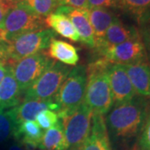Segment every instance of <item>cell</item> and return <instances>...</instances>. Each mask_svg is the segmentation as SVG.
<instances>
[{
    "mask_svg": "<svg viewBox=\"0 0 150 150\" xmlns=\"http://www.w3.org/2000/svg\"><path fill=\"white\" fill-rule=\"evenodd\" d=\"M4 59V46L3 43L0 42V59Z\"/></svg>",
    "mask_w": 150,
    "mask_h": 150,
    "instance_id": "34",
    "label": "cell"
},
{
    "mask_svg": "<svg viewBox=\"0 0 150 150\" xmlns=\"http://www.w3.org/2000/svg\"><path fill=\"white\" fill-rule=\"evenodd\" d=\"M35 150H46V149H37Z\"/></svg>",
    "mask_w": 150,
    "mask_h": 150,
    "instance_id": "35",
    "label": "cell"
},
{
    "mask_svg": "<svg viewBox=\"0 0 150 150\" xmlns=\"http://www.w3.org/2000/svg\"><path fill=\"white\" fill-rule=\"evenodd\" d=\"M38 149L46 150H69L64 128L59 120L52 128L43 132Z\"/></svg>",
    "mask_w": 150,
    "mask_h": 150,
    "instance_id": "22",
    "label": "cell"
},
{
    "mask_svg": "<svg viewBox=\"0 0 150 150\" xmlns=\"http://www.w3.org/2000/svg\"><path fill=\"white\" fill-rule=\"evenodd\" d=\"M88 19L94 34V46L101 41L108 28L118 18L113 12L104 8L87 9ZM94 48V47H93Z\"/></svg>",
    "mask_w": 150,
    "mask_h": 150,
    "instance_id": "16",
    "label": "cell"
},
{
    "mask_svg": "<svg viewBox=\"0 0 150 150\" xmlns=\"http://www.w3.org/2000/svg\"><path fill=\"white\" fill-rule=\"evenodd\" d=\"M13 7V6L10 5V4H8L0 2V26L2 25V23H3V22L4 20L7 13H8V11L10 10Z\"/></svg>",
    "mask_w": 150,
    "mask_h": 150,
    "instance_id": "30",
    "label": "cell"
},
{
    "mask_svg": "<svg viewBox=\"0 0 150 150\" xmlns=\"http://www.w3.org/2000/svg\"><path fill=\"white\" fill-rule=\"evenodd\" d=\"M79 150H112L103 115L93 113L91 132Z\"/></svg>",
    "mask_w": 150,
    "mask_h": 150,
    "instance_id": "13",
    "label": "cell"
},
{
    "mask_svg": "<svg viewBox=\"0 0 150 150\" xmlns=\"http://www.w3.org/2000/svg\"><path fill=\"white\" fill-rule=\"evenodd\" d=\"M56 11L63 13L69 18L74 27L80 38V41L89 48L94 47V34L88 19L87 9L72 8L69 7H59Z\"/></svg>",
    "mask_w": 150,
    "mask_h": 150,
    "instance_id": "12",
    "label": "cell"
},
{
    "mask_svg": "<svg viewBox=\"0 0 150 150\" xmlns=\"http://www.w3.org/2000/svg\"><path fill=\"white\" fill-rule=\"evenodd\" d=\"M13 113L17 124L28 120H35L38 112L45 109L58 112L59 106L54 99L51 100H23L16 107H13Z\"/></svg>",
    "mask_w": 150,
    "mask_h": 150,
    "instance_id": "14",
    "label": "cell"
},
{
    "mask_svg": "<svg viewBox=\"0 0 150 150\" xmlns=\"http://www.w3.org/2000/svg\"><path fill=\"white\" fill-rule=\"evenodd\" d=\"M123 66L137 94L150 98V65L144 62Z\"/></svg>",
    "mask_w": 150,
    "mask_h": 150,
    "instance_id": "15",
    "label": "cell"
},
{
    "mask_svg": "<svg viewBox=\"0 0 150 150\" xmlns=\"http://www.w3.org/2000/svg\"><path fill=\"white\" fill-rule=\"evenodd\" d=\"M88 9L95 8H116L115 0H87Z\"/></svg>",
    "mask_w": 150,
    "mask_h": 150,
    "instance_id": "28",
    "label": "cell"
},
{
    "mask_svg": "<svg viewBox=\"0 0 150 150\" xmlns=\"http://www.w3.org/2000/svg\"><path fill=\"white\" fill-rule=\"evenodd\" d=\"M46 27L52 28L54 33L74 42H79L80 38L74 27L69 18L66 14L55 11L44 18Z\"/></svg>",
    "mask_w": 150,
    "mask_h": 150,
    "instance_id": "20",
    "label": "cell"
},
{
    "mask_svg": "<svg viewBox=\"0 0 150 150\" xmlns=\"http://www.w3.org/2000/svg\"><path fill=\"white\" fill-rule=\"evenodd\" d=\"M139 35L140 33L137 28L124 24L117 18L108 28L101 41L97 43L93 48L99 54L107 48L116 46Z\"/></svg>",
    "mask_w": 150,
    "mask_h": 150,
    "instance_id": "11",
    "label": "cell"
},
{
    "mask_svg": "<svg viewBox=\"0 0 150 150\" xmlns=\"http://www.w3.org/2000/svg\"><path fill=\"white\" fill-rule=\"evenodd\" d=\"M22 93L23 94L9 68V71L0 83V108L16 107L22 102Z\"/></svg>",
    "mask_w": 150,
    "mask_h": 150,
    "instance_id": "18",
    "label": "cell"
},
{
    "mask_svg": "<svg viewBox=\"0 0 150 150\" xmlns=\"http://www.w3.org/2000/svg\"><path fill=\"white\" fill-rule=\"evenodd\" d=\"M93 111L83 103L73 112L67 113L61 121L69 150H79L91 132Z\"/></svg>",
    "mask_w": 150,
    "mask_h": 150,
    "instance_id": "7",
    "label": "cell"
},
{
    "mask_svg": "<svg viewBox=\"0 0 150 150\" xmlns=\"http://www.w3.org/2000/svg\"><path fill=\"white\" fill-rule=\"evenodd\" d=\"M86 85L87 71L85 67L79 65L72 69L54 97L55 102L59 106V110L57 112L59 119L67 113L73 112L83 103Z\"/></svg>",
    "mask_w": 150,
    "mask_h": 150,
    "instance_id": "4",
    "label": "cell"
},
{
    "mask_svg": "<svg viewBox=\"0 0 150 150\" xmlns=\"http://www.w3.org/2000/svg\"><path fill=\"white\" fill-rule=\"evenodd\" d=\"M60 7H69L72 8L88 9L87 0H59Z\"/></svg>",
    "mask_w": 150,
    "mask_h": 150,
    "instance_id": "29",
    "label": "cell"
},
{
    "mask_svg": "<svg viewBox=\"0 0 150 150\" xmlns=\"http://www.w3.org/2000/svg\"><path fill=\"white\" fill-rule=\"evenodd\" d=\"M140 150H150V109L139 140Z\"/></svg>",
    "mask_w": 150,
    "mask_h": 150,
    "instance_id": "26",
    "label": "cell"
},
{
    "mask_svg": "<svg viewBox=\"0 0 150 150\" xmlns=\"http://www.w3.org/2000/svg\"><path fill=\"white\" fill-rule=\"evenodd\" d=\"M18 3L43 18L54 13L60 7L59 0H19Z\"/></svg>",
    "mask_w": 150,
    "mask_h": 150,
    "instance_id": "23",
    "label": "cell"
},
{
    "mask_svg": "<svg viewBox=\"0 0 150 150\" xmlns=\"http://www.w3.org/2000/svg\"><path fill=\"white\" fill-rule=\"evenodd\" d=\"M8 150H26L22 145L18 144H12L9 147Z\"/></svg>",
    "mask_w": 150,
    "mask_h": 150,
    "instance_id": "32",
    "label": "cell"
},
{
    "mask_svg": "<svg viewBox=\"0 0 150 150\" xmlns=\"http://www.w3.org/2000/svg\"><path fill=\"white\" fill-rule=\"evenodd\" d=\"M54 37L55 33L48 28L17 36L8 43H2L4 46V59L9 66L20 59L40 53L48 48Z\"/></svg>",
    "mask_w": 150,
    "mask_h": 150,
    "instance_id": "3",
    "label": "cell"
},
{
    "mask_svg": "<svg viewBox=\"0 0 150 150\" xmlns=\"http://www.w3.org/2000/svg\"><path fill=\"white\" fill-rule=\"evenodd\" d=\"M54 62L42 51L13 63L9 68L20 89L24 93Z\"/></svg>",
    "mask_w": 150,
    "mask_h": 150,
    "instance_id": "8",
    "label": "cell"
},
{
    "mask_svg": "<svg viewBox=\"0 0 150 150\" xmlns=\"http://www.w3.org/2000/svg\"><path fill=\"white\" fill-rule=\"evenodd\" d=\"M149 109L150 102L141 96L113 106L105 119L108 133L113 139L121 141L136 138L143 130Z\"/></svg>",
    "mask_w": 150,
    "mask_h": 150,
    "instance_id": "1",
    "label": "cell"
},
{
    "mask_svg": "<svg viewBox=\"0 0 150 150\" xmlns=\"http://www.w3.org/2000/svg\"><path fill=\"white\" fill-rule=\"evenodd\" d=\"M116 8L134 18L144 24L150 20V0H115Z\"/></svg>",
    "mask_w": 150,
    "mask_h": 150,
    "instance_id": "21",
    "label": "cell"
},
{
    "mask_svg": "<svg viewBox=\"0 0 150 150\" xmlns=\"http://www.w3.org/2000/svg\"><path fill=\"white\" fill-rule=\"evenodd\" d=\"M43 135V130L38 125L35 120H28L19 123L13 134L26 150L38 149Z\"/></svg>",
    "mask_w": 150,
    "mask_h": 150,
    "instance_id": "17",
    "label": "cell"
},
{
    "mask_svg": "<svg viewBox=\"0 0 150 150\" xmlns=\"http://www.w3.org/2000/svg\"><path fill=\"white\" fill-rule=\"evenodd\" d=\"M102 59L110 64L127 65L144 63L147 59L141 35L102 51Z\"/></svg>",
    "mask_w": 150,
    "mask_h": 150,
    "instance_id": "9",
    "label": "cell"
},
{
    "mask_svg": "<svg viewBox=\"0 0 150 150\" xmlns=\"http://www.w3.org/2000/svg\"><path fill=\"white\" fill-rule=\"evenodd\" d=\"M0 2H3V3H6V4H8L10 5H16L19 2V0H0Z\"/></svg>",
    "mask_w": 150,
    "mask_h": 150,
    "instance_id": "33",
    "label": "cell"
},
{
    "mask_svg": "<svg viewBox=\"0 0 150 150\" xmlns=\"http://www.w3.org/2000/svg\"><path fill=\"white\" fill-rule=\"evenodd\" d=\"M141 30V38L144 42L147 55V59H149L150 62V20L144 23Z\"/></svg>",
    "mask_w": 150,
    "mask_h": 150,
    "instance_id": "27",
    "label": "cell"
},
{
    "mask_svg": "<svg viewBox=\"0 0 150 150\" xmlns=\"http://www.w3.org/2000/svg\"><path fill=\"white\" fill-rule=\"evenodd\" d=\"M108 74L113 106L130 101L137 96V93L123 65L111 64L109 65Z\"/></svg>",
    "mask_w": 150,
    "mask_h": 150,
    "instance_id": "10",
    "label": "cell"
},
{
    "mask_svg": "<svg viewBox=\"0 0 150 150\" xmlns=\"http://www.w3.org/2000/svg\"><path fill=\"white\" fill-rule=\"evenodd\" d=\"M48 54L51 59L58 60L68 66H76L79 61V56L74 46L56 38H53L49 43Z\"/></svg>",
    "mask_w": 150,
    "mask_h": 150,
    "instance_id": "19",
    "label": "cell"
},
{
    "mask_svg": "<svg viewBox=\"0 0 150 150\" xmlns=\"http://www.w3.org/2000/svg\"><path fill=\"white\" fill-rule=\"evenodd\" d=\"M9 71V66L4 59H0V83L4 79L8 72Z\"/></svg>",
    "mask_w": 150,
    "mask_h": 150,
    "instance_id": "31",
    "label": "cell"
},
{
    "mask_svg": "<svg viewBox=\"0 0 150 150\" xmlns=\"http://www.w3.org/2000/svg\"><path fill=\"white\" fill-rule=\"evenodd\" d=\"M59 121V118L57 112L49 109H45L38 112L35 118V122L43 130L52 128Z\"/></svg>",
    "mask_w": 150,
    "mask_h": 150,
    "instance_id": "25",
    "label": "cell"
},
{
    "mask_svg": "<svg viewBox=\"0 0 150 150\" xmlns=\"http://www.w3.org/2000/svg\"><path fill=\"white\" fill-rule=\"evenodd\" d=\"M72 68L54 62L23 93V100H51L58 93Z\"/></svg>",
    "mask_w": 150,
    "mask_h": 150,
    "instance_id": "6",
    "label": "cell"
},
{
    "mask_svg": "<svg viewBox=\"0 0 150 150\" xmlns=\"http://www.w3.org/2000/svg\"><path fill=\"white\" fill-rule=\"evenodd\" d=\"M46 28L44 18L18 3L7 13L0 26V42L8 43L23 33Z\"/></svg>",
    "mask_w": 150,
    "mask_h": 150,
    "instance_id": "5",
    "label": "cell"
},
{
    "mask_svg": "<svg viewBox=\"0 0 150 150\" xmlns=\"http://www.w3.org/2000/svg\"><path fill=\"white\" fill-rule=\"evenodd\" d=\"M17 127L13 108H0V144L14 134Z\"/></svg>",
    "mask_w": 150,
    "mask_h": 150,
    "instance_id": "24",
    "label": "cell"
},
{
    "mask_svg": "<svg viewBox=\"0 0 150 150\" xmlns=\"http://www.w3.org/2000/svg\"><path fill=\"white\" fill-rule=\"evenodd\" d=\"M111 64L103 59L88 65L84 101L93 113L104 115L113 107L108 70Z\"/></svg>",
    "mask_w": 150,
    "mask_h": 150,
    "instance_id": "2",
    "label": "cell"
}]
</instances>
